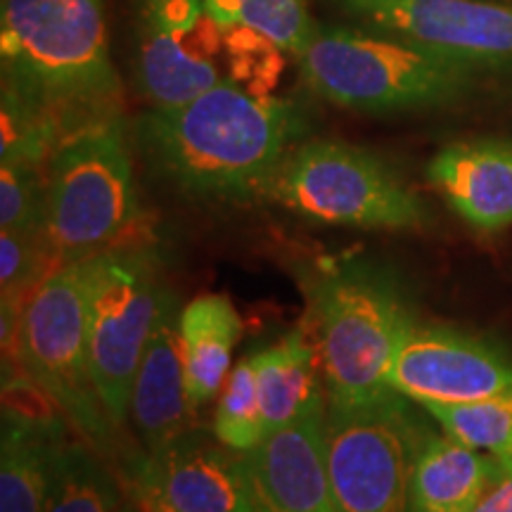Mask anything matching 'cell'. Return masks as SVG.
Segmentation results:
<instances>
[{
  "instance_id": "1",
  "label": "cell",
  "mask_w": 512,
  "mask_h": 512,
  "mask_svg": "<svg viewBox=\"0 0 512 512\" xmlns=\"http://www.w3.org/2000/svg\"><path fill=\"white\" fill-rule=\"evenodd\" d=\"M302 131L292 102L233 79L181 105L150 107L136 121L138 143L159 176L185 195L219 202L261 197Z\"/></svg>"
},
{
  "instance_id": "2",
  "label": "cell",
  "mask_w": 512,
  "mask_h": 512,
  "mask_svg": "<svg viewBox=\"0 0 512 512\" xmlns=\"http://www.w3.org/2000/svg\"><path fill=\"white\" fill-rule=\"evenodd\" d=\"M0 67L64 136L119 112L105 0H0Z\"/></svg>"
},
{
  "instance_id": "3",
  "label": "cell",
  "mask_w": 512,
  "mask_h": 512,
  "mask_svg": "<svg viewBox=\"0 0 512 512\" xmlns=\"http://www.w3.org/2000/svg\"><path fill=\"white\" fill-rule=\"evenodd\" d=\"M306 294L328 403L351 406L392 392L387 370L418 325L392 268L363 254L320 259L309 271Z\"/></svg>"
},
{
  "instance_id": "4",
  "label": "cell",
  "mask_w": 512,
  "mask_h": 512,
  "mask_svg": "<svg viewBox=\"0 0 512 512\" xmlns=\"http://www.w3.org/2000/svg\"><path fill=\"white\" fill-rule=\"evenodd\" d=\"M297 64L318 98L363 114L453 105L472 93L479 76L437 50L358 24H318Z\"/></svg>"
},
{
  "instance_id": "5",
  "label": "cell",
  "mask_w": 512,
  "mask_h": 512,
  "mask_svg": "<svg viewBox=\"0 0 512 512\" xmlns=\"http://www.w3.org/2000/svg\"><path fill=\"white\" fill-rule=\"evenodd\" d=\"M140 221L121 112L67 133L46 166V238L53 268L124 245Z\"/></svg>"
},
{
  "instance_id": "6",
  "label": "cell",
  "mask_w": 512,
  "mask_h": 512,
  "mask_svg": "<svg viewBox=\"0 0 512 512\" xmlns=\"http://www.w3.org/2000/svg\"><path fill=\"white\" fill-rule=\"evenodd\" d=\"M261 197L302 219L368 230H415L430 219L425 202L384 159L342 140L297 143Z\"/></svg>"
},
{
  "instance_id": "7",
  "label": "cell",
  "mask_w": 512,
  "mask_h": 512,
  "mask_svg": "<svg viewBox=\"0 0 512 512\" xmlns=\"http://www.w3.org/2000/svg\"><path fill=\"white\" fill-rule=\"evenodd\" d=\"M93 256L57 266L24 302L17 332V366L50 396L98 453L114 446V420L95 392L88 358V306Z\"/></svg>"
},
{
  "instance_id": "8",
  "label": "cell",
  "mask_w": 512,
  "mask_h": 512,
  "mask_svg": "<svg viewBox=\"0 0 512 512\" xmlns=\"http://www.w3.org/2000/svg\"><path fill=\"white\" fill-rule=\"evenodd\" d=\"M427 437L396 392L351 406L328 403L325 460L337 510L413 512V472Z\"/></svg>"
},
{
  "instance_id": "9",
  "label": "cell",
  "mask_w": 512,
  "mask_h": 512,
  "mask_svg": "<svg viewBox=\"0 0 512 512\" xmlns=\"http://www.w3.org/2000/svg\"><path fill=\"white\" fill-rule=\"evenodd\" d=\"M166 290L150 247L119 245L93 256L88 358L95 392L114 425L131 415V396Z\"/></svg>"
},
{
  "instance_id": "10",
  "label": "cell",
  "mask_w": 512,
  "mask_h": 512,
  "mask_svg": "<svg viewBox=\"0 0 512 512\" xmlns=\"http://www.w3.org/2000/svg\"><path fill=\"white\" fill-rule=\"evenodd\" d=\"M358 27L384 31L484 72H512V5L498 0H325Z\"/></svg>"
},
{
  "instance_id": "11",
  "label": "cell",
  "mask_w": 512,
  "mask_h": 512,
  "mask_svg": "<svg viewBox=\"0 0 512 512\" xmlns=\"http://www.w3.org/2000/svg\"><path fill=\"white\" fill-rule=\"evenodd\" d=\"M204 0H133V74L150 107H174L226 81Z\"/></svg>"
},
{
  "instance_id": "12",
  "label": "cell",
  "mask_w": 512,
  "mask_h": 512,
  "mask_svg": "<svg viewBox=\"0 0 512 512\" xmlns=\"http://www.w3.org/2000/svg\"><path fill=\"white\" fill-rule=\"evenodd\" d=\"M387 387L420 406H463L512 389V358L489 339L422 325L403 337Z\"/></svg>"
},
{
  "instance_id": "13",
  "label": "cell",
  "mask_w": 512,
  "mask_h": 512,
  "mask_svg": "<svg viewBox=\"0 0 512 512\" xmlns=\"http://www.w3.org/2000/svg\"><path fill=\"white\" fill-rule=\"evenodd\" d=\"M128 486L176 512H256L242 453L216 434L188 430L157 451L128 458Z\"/></svg>"
},
{
  "instance_id": "14",
  "label": "cell",
  "mask_w": 512,
  "mask_h": 512,
  "mask_svg": "<svg viewBox=\"0 0 512 512\" xmlns=\"http://www.w3.org/2000/svg\"><path fill=\"white\" fill-rule=\"evenodd\" d=\"M325 411L328 403L311 408L242 453L256 512H339L325 460Z\"/></svg>"
},
{
  "instance_id": "15",
  "label": "cell",
  "mask_w": 512,
  "mask_h": 512,
  "mask_svg": "<svg viewBox=\"0 0 512 512\" xmlns=\"http://www.w3.org/2000/svg\"><path fill=\"white\" fill-rule=\"evenodd\" d=\"M181 311L176 294H166L133 384L131 418L145 451H157L192 430L195 411L185 384Z\"/></svg>"
},
{
  "instance_id": "16",
  "label": "cell",
  "mask_w": 512,
  "mask_h": 512,
  "mask_svg": "<svg viewBox=\"0 0 512 512\" xmlns=\"http://www.w3.org/2000/svg\"><path fill=\"white\" fill-rule=\"evenodd\" d=\"M427 178L456 214L482 233L512 226V140H460L441 147Z\"/></svg>"
},
{
  "instance_id": "17",
  "label": "cell",
  "mask_w": 512,
  "mask_h": 512,
  "mask_svg": "<svg viewBox=\"0 0 512 512\" xmlns=\"http://www.w3.org/2000/svg\"><path fill=\"white\" fill-rule=\"evenodd\" d=\"M62 444V422L3 408L0 512H43Z\"/></svg>"
},
{
  "instance_id": "18",
  "label": "cell",
  "mask_w": 512,
  "mask_h": 512,
  "mask_svg": "<svg viewBox=\"0 0 512 512\" xmlns=\"http://www.w3.org/2000/svg\"><path fill=\"white\" fill-rule=\"evenodd\" d=\"M498 465L494 453L430 432L413 472V512H470L496 479Z\"/></svg>"
},
{
  "instance_id": "19",
  "label": "cell",
  "mask_w": 512,
  "mask_h": 512,
  "mask_svg": "<svg viewBox=\"0 0 512 512\" xmlns=\"http://www.w3.org/2000/svg\"><path fill=\"white\" fill-rule=\"evenodd\" d=\"M240 335L242 318L226 294H202L183 306L181 344L192 411L223 389Z\"/></svg>"
},
{
  "instance_id": "20",
  "label": "cell",
  "mask_w": 512,
  "mask_h": 512,
  "mask_svg": "<svg viewBox=\"0 0 512 512\" xmlns=\"http://www.w3.org/2000/svg\"><path fill=\"white\" fill-rule=\"evenodd\" d=\"M266 437L311 408L323 406L316 373V347L304 330H292L278 344L252 354Z\"/></svg>"
},
{
  "instance_id": "21",
  "label": "cell",
  "mask_w": 512,
  "mask_h": 512,
  "mask_svg": "<svg viewBox=\"0 0 512 512\" xmlns=\"http://www.w3.org/2000/svg\"><path fill=\"white\" fill-rule=\"evenodd\" d=\"M124 505L121 486L102 453L64 441L43 512H121Z\"/></svg>"
},
{
  "instance_id": "22",
  "label": "cell",
  "mask_w": 512,
  "mask_h": 512,
  "mask_svg": "<svg viewBox=\"0 0 512 512\" xmlns=\"http://www.w3.org/2000/svg\"><path fill=\"white\" fill-rule=\"evenodd\" d=\"M211 22L219 29H247L275 48L297 57L311 41L309 0H204Z\"/></svg>"
},
{
  "instance_id": "23",
  "label": "cell",
  "mask_w": 512,
  "mask_h": 512,
  "mask_svg": "<svg viewBox=\"0 0 512 512\" xmlns=\"http://www.w3.org/2000/svg\"><path fill=\"white\" fill-rule=\"evenodd\" d=\"M441 430L479 451L512 453V389L463 406H422Z\"/></svg>"
},
{
  "instance_id": "24",
  "label": "cell",
  "mask_w": 512,
  "mask_h": 512,
  "mask_svg": "<svg viewBox=\"0 0 512 512\" xmlns=\"http://www.w3.org/2000/svg\"><path fill=\"white\" fill-rule=\"evenodd\" d=\"M214 434L238 453L252 451L266 439L252 356L242 358L226 377L214 415Z\"/></svg>"
},
{
  "instance_id": "25",
  "label": "cell",
  "mask_w": 512,
  "mask_h": 512,
  "mask_svg": "<svg viewBox=\"0 0 512 512\" xmlns=\"http://www.w3.org/2000/svg\"><path fill=\"white\" fill-rule=\"evenodd\" d=\"M46 166L29 159L0 162V230L43 235Z\"/></svg>"
},
{
  "instance_id": "26",
  "label": "cell",
  "mask_w": 512,
  "mask_h": 512,
  "mask_svg": "<svg viewBox=\"0 0 512 512\" xmlns=\"http://www.w3.org/2000/svg\"><path fill=\"white\" fill-rule=\"evenodd\" d=\"M50 271L53 259L43 235L0 230V299L27 302Z\"/></svg>"
},
{
  "instance_id": "27",
  "label": "cell",
  "mask_w": 512,
  "mask_h": 512,
  "mask_svg": "<svg viewBox=\"0 0 512 512\" xmlns=\"http://www.w3.org/2000/svg\"><path fill=\"white\" fill-rule=\"evenodd\" d=\"M496 479L470 512H512V453L498 456Z\"/></svg>"
},
{
  "instance_id": "28",
  "label": "cell",
  "mask_w": 512,
  "mask_h": 512,
  "mask_svg": "<svg viewBox=\"0 0 512 512\" xmlns=\"http://www.w3.org/2000/svg\"><path fill=\"white\" fill-rule=\"evenodd\" d=\"M131 494H133V498H136L140 512H176V510H171L169 505L162 503V501H159V498H155V496H150V494H138V491H131Z\"/></svg>"
},
{
  "instance_id": "29",
  "label": "cell",
  "mask_w": 512,
  "mask_h": 512,
  "mask_svg": "<svg viewBox=\"0 0 512 512\" xmlns=\"http://www.w3.org/2000/svg\"><path fill=\"white\" fill-rule=\"evenodd\" d=\"M121 512H140V508L136 510V505H128V503H126L124 508H121Z\"/></svg>"
},
{
  "instance_id": "30",
  "label": "cell",
  "mask_w": 512,
  "mask_h": 512,
  "mask_svg": "<svg viewBox=\"0 0 512 512\" xmlns=\"http://www.w3.org/2000/svg\"><path fill=\"white\" fill-rule=\"evenodd\" d=\"M498 3H510V0H498Z\"/></svg>"
}]
</instances>
